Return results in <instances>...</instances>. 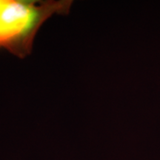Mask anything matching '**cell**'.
Instances as JSON below:
<instances>
[{
  "label": "cell",
  "instance_id": "6da1fadb",
  "mask_svg": "<svg viewBox=\"0 0 160 160\" xmlns=\"http://www.w3.org/2000/svg\"><path fill=\"white\" fill-rule=\"evenodd\" d=\"M71 2L0 0V48L27 57L42 25L53 13H68Z\"/></svg>",
  "mask_w": 160,
  "mask_h": 160
}]
</instances>
